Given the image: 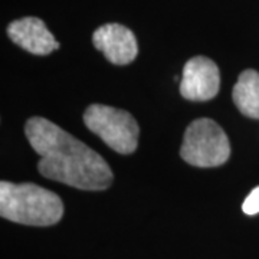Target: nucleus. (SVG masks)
<instances>
[{
  "label": "nucleus",
  "instance_id": "obj_1",
  "mask_svg": "<svg viewBox=\"0 0 259 259\" xmlns=\"http://www.w3.org/2000/svg\"><path fill=\"white\" fill-rule=\"evenodd\" d=\"M25 134L40 156L37 170L44 177L91 192L111 186L114 176L108 163L52 121L33 117L26 121Z\"/></svg>",
  "mask_w": 259,
  "mask_h": 259
},
{
  "label": "nucleus",
  "instance_id": "obj_2",
  "mask_svg": "<svg viewBox=\"0 0 259 259\" xmlns=\"http://www.w3.org/2000/svg\"><path fill=\"white\" fill-rule=\"evenodd\" d=\"M0 216L28 226H52L64 216L61 197L33 183L0 182Z\"/></svg>",
  "mask_w": 259,
  "mask_h": 259
},
{
  "label": "nucleus",
  "instance_id": "obj_3",
  "mask_svg": "<svg viewBox=\"0 0 259 259\" xmlns=\"http://www.w3.org/2000/svg\"><path fill=\"white\" fill-rule=\"evenodd\" d=\"M180 156L194 167L222 166L231 156V144L216 121L199 118L186 128Z\"/></svg>",
  "mask_w": 259,
  "mask_h": 259
},
{
  "label": "nucleus",
  "instance_id": "obj_4",
  "mask_svg": "<svg viewBox=\"0 0 259 259\" xmlns=\"http://www.w3.org/2000/svg\"><path fill=\"white\" fill-rule=\"evenodd\" d=\"M87 128L120 154H131L139 146L140 127L136 118L124 110L93 104L83 112Z\"/></svg>",
  "mask_w": 259,
  "mask_h": 259
},
{
  "label": "nucleus",
  "instance_id": "obj_5",
  "mask_svg": "<svg viewBox=\"0 0 259 259\" xmlns=\"http://www.w3.org/2000/svg\"><path fill=\"white\" fill-rule=\"evenodd\" d=\"M221 88L218 65L206 56H194L186 62L180 82V94L189 101L206 102L213 100Z\"/></svg>",
  "mask_w": 259,
  "mask_h": 259
},
{
  "label": "nucleus",
  "instance_id": "obj_6",
  "mask_svg": "<svg viewBox=\"0 0 259 259\" xmlns=\"http://www.w3.org/2000/svg\"><path fill=\"white\" fill-rule=\"evenodd\" d=\"M93 44L107 61L120 66L131 64L139 54L134 33L120 23H107L97 29L93 35Z\"/></svg>",
  "mask_w": 259,
  "mask_h": 259
},
{
  "label": "nucleus",
  "instance_id": "obj_7",
  "mask_svg": "<svg viewBox=\"0 0 259 259\" xmlns=\"http://www.w3.org/2000/svg\"><path fill=\"white\" fill-rule=\"evenodd\" d=\"M8 36L18 47L37 56L49 55L59 49V44L48 30L44 20L37 18H23L12 22L8 26Z\"/></svg>",
  "mask_w": 259,
  "mask_h": 259
},
{
  "label": "nucleus",
  "instance_id": "obj_8",
  "mask_svg": "<svg viewBox=\"0 0 259 259\" xmlns=\"http://www.w3.org/2000/svg\"><path fill=\"white\" fill-rule=\"evenodd\" d=\"M232 98L243 115L259 118V74L256 71L246 69L239 75L232 91Z\"/></svg>",
  "mask_w": 259,
  "mask_h": 259
},
{
  "label": "nucleus",
  "instance_id": "obj_9",
  "mask_svg": "<svg viewBox=\"0 0 259 259\" xmlns=\"http://www.w3.org/2000/svg\"><path fill=\"white\" fill-rule=\"evenodd\" d=\"M242 210L249 216L259 213V187L253 189L249 196L245 199V202L242 204Z\"/></svg>",
  "mask_w": 259,
  "mask_h": 259
}]
</instances>
